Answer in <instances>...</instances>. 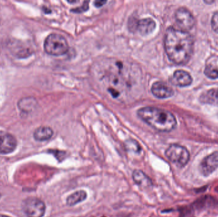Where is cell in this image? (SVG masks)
Returning <instances> with one entry per match:
<instances>
[{"mask_svg":"<svg viewBox=\"0 0 218 217\" xmlns=\"http://www.w3.org/2000/svg\"><path fill=\"white\" fill-rule=\"evenodd\" d=\"M0 217H10V216H6V215H2V214H0Z\"/></svg>","mask_w":218,"mask_h":217,"instance_id":"cb8c5ba5","label":"cell"},{"mask_svg":"<svg viewBox=\"0 0 218 217\" xmlns=\"http://www.w3.org/2000/svg\"><path fill=\"white\" fill-rule=\"evenodd\" d=\"M105 3L106 2H104V1H96L94 2V5L97 7H100L103 6Z\"/></svg>","mask_w":218,"mask_h":217,"instance_id":"603a6c76","label":"cell"},{"mask_svg":"<svg viewBox=\"0 0 218 217\" xmlns=\"http://www.w3.org/2000/svg\"><path fill=\"white\" fill-rule=\"evenodd\" d=\"M132 178L135 183L141 187H147L153 185L151 178L141 170H134L132 173Z\"/></svg>","mask_w":218,"mask_h":217,"instance_id":"7c38bea8","label":"cell"},{"mask_svg":"<svg viewBox=\"0 0 218 217\" xmlns=\"http://www.w3.org/2000/svg\"><path fill=\"white\" fill-rule=\"evenodd\" d=\"M34 105H35V101L31 98H24L19 103V108L24 111H31L35 107Z\"/></svg>","mask_w":218,"mask_h":217,"instance_id":"ac0fdd59","label":"cell"},{"mask_svg":"<svg viewBox=\"0 0 218 217\" xmlns=\"http://www.w3.org/2000/svg\"><path fill=\"white\" fill-rule=\"evenodd\" d=\"M211 25H212V29L216 33H218V12L214 14L212 17Z\"/></svg>","mask_w":218,"mask_h":217,"instance_id":"44dd1931","label":"cell"},{"mask_svg":"<svg viewBox=\"0 0 218 217\" xmlns=\"http://www.w3.org/2000/svg\"><path fill=\"white\" fill-rule=\"evenodd\" d=\"M218 168V152H214L203 159L199 171L204 176H208Z\"/></svg>","mask_w":218,"mask_h":217,"instance_id":"52a82bcc","label":"cell"},{"mask_svg":"<svg viewBox=\"0 0 218 217\" xmlns=\"http://www.w3.org/2000/svg\"><path fill=\"white\" fill-rule=\"evenodd\" d=\"M137 114L145 123L160 132H170L177 125L174 115L163 109L147 107L139 110Z\"/></svg>","mask_w":218,"mask_h":217,"instance_id":"7a4b0ae2","label":"cell"},{"mask_svg":"<svg viewBox=\"0 0 218 217\" xmlns=\"http://www.w3.org/2000/svg\"><path fill=\"white\" fill-rule=\"evenodd\" d=\"M200 101L203 103L218 106V89H212L203 93Z\"/></svg>","mask_w":218,"mask_h":217,"instance_id":"2e32d148","label":"cell"},{"mask_svg":"<svg viewBox=\"0 0 218 217\" xmlns=\"http://www.w3.org/2000/svg\"><path fill=\"white\" fill-rule=\"evenodd\" d=\"M88 4H89L88 2H85L83 3L82 6L74 8V9L72 10V12H75V13H81V12H83L84 11H86L88 9V8H89Z\"/></svg>","mask_w":218,"mask_h":217,"instance_id":"7402d4cb","label":"cell"},{"mask_svg":"<svg viewBox=\"0 0 218 217\" xmlns=\"http://www.w3.org/2000/svg\"><path fill=\"white\" fill-rule=\"evenodd\" d=\"M176 22L180 30L188 32L195 25V19L191 13L185 8H179L175 14Z\"/></svg>","mask_w":218,"mask_h":217,"instance_id":"8992f818","label":"cell"},{"mask_svg":"<svg viewBox=\"0 0 218 217\" xmlns=\"http://www.w3.org/2000/svg\"><path fill=\"white\" fill-rule=\"evenodd\" d=\"M17 142L14 136L10 134L0 133V153L9 154L16 149Z\"/></svg>","mask_w":218,"mask_h":217,"instance_id":"9c48e42d","label":"cell"},{"mask_svg":"<svg viewBox=\"0 0 218 217\" xmlns=\"http://www.w3.org/2000/svg\"><path fill=\"white\" fill-rule=\"evenodd\" d=\"M53 131L49 127H40L34 132V138L38 141L49 140L53 136Z\"/></svg>","mask_w":218,"mask_h":217,"instance_id":"9a60e30c","label":"cell"},{"mask_svg":"<svg viewBox=\"0 0 218 217\" xmlns=\"http://www.w3.org/2000/svg\"><path fill=\"white\" fill-rule=\"evenodd\" d=\"M193 39L184 31L168 28L164 35V48L169 59L177 64H186L193 52Z\"/></svg>","mask_w":218,"mask_h":217,"instance_id":"6da1fadb","label":"cell"},{"mask_svg":"<svg viewBox=\"0 0 218 217\" xmlns=\"http://www.w3.org/2000/svg\"><path fill=\"white\" fill-rule=\"evenodd\" d=\"M125 147L128 151L133 153H140L141 147L138 143L134 140H128L125 142Z\"/></svg>","mask_w":218,"mask_h":217,"instance_id":"d6986e66","label":"cell"},{"mask_svg":"<svg viewBox=\"0 0 218 217\" xmlns=\"http://www.w3.org/2000/svg\"><path fill=\"white\" fill-rule=\"evenodd\" d=\"M217 204V201L211 196H205L198 199L193 204V208L196 210H203L213 207Z\"/></svg>","mask_w":218,"mask_h":217,"instance_id":"4fadbf2b","label":"cell"},{"mask_svg":"<svg viewBox=\"0 0 218 217\" xmlns=\"http://www.w3.org/2000/svg\"><path fill=\"white\" fill-rule=\"evenodd\" d=\"M205 74L210 79H218V68L211 64H208L205 69Z\"/></svg>","mask_w":218,"mask_h":217,"instance_id":"ffe728a7","label":"cell"},{"mask_svg":"<svg viewBox=\"0 0 218 217\" xmlns=\"http://www.w3.org/2000/svg\"><path fill=\"white\" fill-rule=\"evenodd\" d=\"M21 207L27 217H43L46 210L44 202L34 197L25 199L21 204Z\"/></svg>","mask_w":218,"mask_h":217,"instance_id":"5b68a950","label":"cell"},{"mask_svg":"<svg viewBox=\"0 0 218 217\" xmlns=\"http://www.w3.org/2000/svg\"><path fill=\"white\" fill-rule=\"evenodd\" d=\"M44 49L50 55L59 56L65 54L68 50L66 40L61 35L56 33L49 34L45 40Z\"/></svg>","mask_w":218,"mask_h":217,"instance_id":"3957f363","label":"cell"},{"mask_svg":"<svg viewBox=\"0 0 218 217\" xmlns=\"http://www.w3.org/2000/svg\"><path fill=\"white\" fill-rule=\"evenodd\" d=\"M87 197H88V194L85 190H78L68 196L66 198V203L69 206H73L84 201L87 199Z\"/></svg>","mask_w":218,"mask_h":217,"instance_id":"5bb4252c","label":"cell"},{"mask_svg":"<svg viewBox=\"0 0 218 217\" xmlns=\"http://www.w3.org/2000/svg\"><path fill=\"white\" fill-rule=\"evenodd\" d=\"M167 159L179 168H183L189 161V152L186 147L172 144L170 145L164 153Z\"/></svg>","mask_w":218,"mask_h":217,"instance_id":"277c9868","label":"cell"},{"mask_svg":"<svg viewBox=\"0 0 218 217\" xmlns=\"http://www.w3.org/2000/svg\"><path fill=\"white\" fill-rule=\"evenodd\" d=\"M151 92L154 96L161 99L170 98L174 94L172 88L163 82L154 83L151 87Z\"/></svg>","mask_w":218,"mask_h":217,"instance_id":"30bf717a","label":"cell"},{"mask_svg":"<svg viewBox=\"0 0 218 217\" xmlns=\"http://www.w3.org/2000/svg\"><path fill=\"white\" fill-rule=\"evenodd\" d=\"M170 80L172 83L180 87L190 85L193 81L190 74L183 70L176 71Z\"/></svg>","mask_w":218,"mask_h":217,"instance_id":"8fae6325","label":"cell"},{"mask_svg":"<svg viewBox=\"0 0 218 217\" xmlns=\"http://www.w3.org/2000/svg\"><path fill=\"white\" fill-rule=\"evenodd\" d=\"M14 53L15 55L19 56V57H25L26 56H30L31 54L30 49L28 47H24L22 43L14 42V45L12 46Z\"/></svg>","mask_w":218,"mask_h":217,"instance_id":"e0dca14e","label":"cell"},{"mask_svg":"<svg viewBox=\"0 0 218 217\" xmlns=\"http://www.w3.org/2000/svg\"><path fill=\"white\" fill-rule=\"evenodd\" d=\"M129 27L131 30H138L142 35H147L151 33L156 28L155 22L150 19L145 18L140 20H136L129 21Z\"/></svg>","mask_w":218,"mask_h":217,"instance_id":"ba28073f","label":"cell"}]
</instances>
